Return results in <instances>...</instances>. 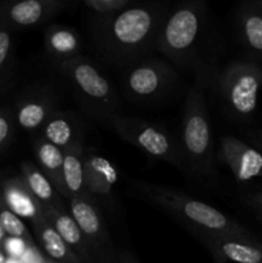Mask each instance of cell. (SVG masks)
<instances>
[{"mask_svg": "<svg viewBox=\"0 0 262 263\" xmlns=\"http://www.w3.org/2000/svg\"><path fill=\"white\" fill-rule=\"evenodd\" d=\"M170 4L161 2H135L109 17H92L90 37L97 53L116 66L146 58L156 51L157 39Z\"/></svg>", "mask_w": 262, "mask_h": 263, "instance_id": "1", "label": "cell"}, {"mask_svg": "<svg viewBox=\"0 0 262 263\" xmlns=\"http://www.w3.org/2000/svg\"><path fill=\"white\" fill-rule=\"evenodd\" d=\"M133 187L149 203L181 221L199 240L217 238L256 239L234 218L185 193L144 181L134 182Z\"/></svg>", "mask_w": 262, "mask_h": 263, "instance_id": "2", "label": "cell"}, {"mask_svg": "<svg viewBox=\"0 0 262 263\" xmlns=\"http://www.w3.org/2000/svg\"><path fill=\"white\" fill-rule=\"evenodd\" d=\"M205 76L198 72L195 84L188 91L181 120L180 149L184 166L199 177H212L213 164L212 130L204 95Z\"/></svg>", "mask_w": 262, "mask_h": 263, "instance_id": "3", "label": "cell"}, {"mask_svg": "<svg viewBox=\"0 0 262 263\" xmlns=\"http://www.w3.org/2000/svg\"><path fill=\"white\" fill-rule=\"evenodd\" d=\"M54 67L68 82L81 109L92 120L109 123L120 115V95L94 62L80 55Z\"/></svg>", "mask_w": 262, "mask_h": 263, "instance_id": "4", "label": "cell"}, {"mask_svg": "<svg viewBox=\"0 0 262 263\" xmlns=\"http://www.w3.org/2000/svg\"><path fill=\"white\" fill-rule=\"evenodd\" d=\"M204 2H185L170 9L157 39L156 51L179 67L192 63L207 23Z\"/></svg>", "mask_w": 262, "mask_h": 263, "instance_id": "5", "label": "cell"}, {"mask_svg": "<svg viewBox=\"0 0 262 263\" xmlns=\"http://www.w3.org/2000/svg\"><path fill=\"white\" fill-rule=\"evenodd\" d=\"M261 87L262 67L254 62H231L217 80L223 108L230 117L239 121L248 120L254 115Z\"/></svg>", "mask_w": 262, "mask_h": 263, "instance_id": "6", "label": "cell"}, {"mask_svg": "<svg viewBox=\"0 0 262 263\" xmlns=\"http://www.w3.org/2000/svg\"><path fill=\"white\" fill-rule=\"evenodd\" d=\"M109 123L121 139L146 156L167 162L177 168H184L179 141L166 130L164 126L122 115L115 116Z\"/></svg>", "mask_w": 262, "mask_h": 263, "instance_id": "7", "label": "cell"}, {"mask_svg": "<svg viewBox=\"0 0 262 263\" xmlns=\"http://www.w3.org/2000/svg\"><path fill=\"white\" fill-rule=\"evenodd\" d=\"M171 63L158 58H143L123 67L121 86L125 98L134 103H153L169 94L177 84Z\"/></svg>", "mask_w": 262, "mask_h": 263, "instance_id": "8", "label": "cell"}, {"mask_svg": "<svg viewBox=\"0 0 262 263\" xmlns=\"http://www.w3.org/2000/svg\"><path fill=\"white\" fill-rule=\"evenodd\" d=\"M68 212L86 238L98 263H118V249L113 244L99 204L90 197L72 198Z\"/></svg>", "mask_w": 262, "mask_h": 263, "instance_id": "9", "label": "cell"}, {"mask_svg": "<svg viewBox=\"0 0 262 263\" xmlns=\"http://www.w3.org/2000/svg\"><path fill=\"white\" fill-rule=\"evenodd\" d=\"M72 4L69 0H21L0 3V25L10 31L27 30L48 22Z\"/></svg>", "mask_w": 262, "mask_h": 263, "instance_id": "10", "label": "cell"}, {"mask_svg": "<svg viewBox=\"0 0 262 263\" xmlns=\"http://www.w3.org/2000/svg\"><path fill=\"white\" fill-rule=\"evenodd\" d=\"M58 97L50 87L39 86L18 99L13 109L15 125L27 133H40L46 121L57 112Z\"/></svg>", "mask_w": 262, "mask_h": 263, "instance_id": "11", "label": "cell"}, {"mask_svg": "<svg viewBox=\"0 0 262 263\" xmlns=\"http://www.w3.org/2000/svg\"><path fill=\"white\" fill-rule=\"evenodd\" d=\"M84 182L87 195L99 204L112 207L118 171L115 164L92 149H87L84 164Z\"/></svg>", "mask_w": 262, "mask_h": 263, "instance_id": "12", "label": "cell"}, {"mask_svg": "<svg viewBox=\"0 0 262 263\" xmlns=\"http://www.w3.org/2000/svg\"><path fill=\"white\" fill-rule=\"evenodd\" d=\"M218 158L230 168L238 181H251L262 176V153L238 138H221Z\"/></svg>", "mask_w": 262, "mask_h": 263, "instance_id": "13", "label": "cell"}, {"mask_svg": "<svg viewBox=\"0 0 262 263\" xmlns=\"http://www.w3.org/2000/svg\"><path fill=\"white\" fill-rule=\"evenodd\" d=\"M0 186H2L4 205L15 216L20 218H26L32 225L45 217L44 205L31 193L21 175L8 177Z\"/></svg>", "mask_w": 262, "mask_h": 263, "instance_id": "14", "label": "cell"}, {"mask_svg": "<svg viewBox=\"0 0 262 263\" xmlns=\"http://www.w3.org/2000/svg\"><path fill=\"white\" fill-rule=\"evenodd\" d=\"M216 263H262V243L257 239H203Z\"/></svg>", "mask_w": 262, "mask_h": 263, "instance_id": "15", "label": "cell"}, {"mask_svg": "<svg viewBox=\"0 0 262 263\" xmlns=\"http://www.w3.org/2000/svg\"><path fill=\"white\" fill-rule=\"evenodd\" d=\"M44 215L68 244L80 263H98L86 238L66 207H44Z\"/></svg>", "mask_w": 262, "mask_h": 263, "instance_id": "16", "label": "cell"}, {"mask_svg": "<svg viewBox=\"0 0 262 263\" xmlns=\"http://www.w3.org/2000/svg\"><path fill=\"white\" fill-rule=\"evenodd\" d=\"M40 136L64 152L84 141L85 126L74 112L57 110L41 128Z\"/></svg>", "mask_w": 262, "mask_h": 263, "instance_id": "17", "label": "cell"}, {"mask_svg": "<svg viewBox=\"0 0 262 263\" xmlns=\"http://www.w3.org/2000/svg\"><path fill=\"white\" fill-rule=\"evenodd\" d=\"M44 49L55 66L82 55V41L74 28L54 23L44 32Z\"/></svg>", "mask_w": 262, "mask_h": 263, "instance_id": "18", "label": "cell"}, {"mask_svg": "<svg viewBox=\"0 0 262 263\" xmlns=\"http://www.w3.org/2000/svg\"><path fill=\"white\" fill-rule=\"evenodd\" d=\"M33 153L39 168L62 198L68 199L63 180V151L39 135L33 140Z\"/></svg>", "mask_w": 262, "mask_h": 263, "instance_id": "19", "label": "cell"}, {"mask_svg": "<svg viewBox=\"0 0 262 263\" xmlns=\"http://www.w3.org/2000/svg\"><path fill=\"white\" fill-rule=\"evenodd\" d=\"M85 141L76 144L63 152V180L68 200L72 198L89 197L85 189L84 164L86 157Z\"/></svg>", "mask_w": 262, "mask_h": 263, "instance_id": "20", "label": "cell"}, {"mask_svg": "<svg viewBox=\"0 0 262 263\" xmlns=\"http://www.w3.org/2000/svg\"><path fill=\"white\" fill-rule=\"evenodd\" d=\"M238 32L243 45L262 58V12L252 3L241 5L238 12Z\"/></svg>", "mask_w": 262, "mask_h": 263, "instance_id": "21", "label": "cell"}, {"mask_svg": "<svg viewBox=\"0 0 262 263\" xmlns=\"http://www.w3.org/2000/svg\"><path fill=\"white\" fill-rule=\"evenodd\" d=\"M32 228L38 236L39 243L50 258L58 263H80L79 258L74 256L68 244L59 235L48 218H41L40 221L33 223Z\"/></svg>", "mask_w": 262, "mask_h": 263, "instance_id": "22", "label": "cell"}, {"mask_svg": "<svg viewBox=\"0 0 262 263\" xmlns=\"http://www.w3.org/2000/svg\"><path fill=\"white\" fill-rule=\"evenodd\" d=\"M21 176L23 177L31 193L44 207H64L59 193L54 189L51 182L46 179L45 175L35 163L27 161L22 162Z\"/></svg>", "mask_w": 262, "mask_h": 263, "instance_id": "23", "label": "cell"}, {"mask_svg": "<svg viewBox=\"0 0 262 263\" xmlns=\"http://www.w3.org/2000/svg\"><path fill=\"white\" fill-rule=\"evenodd\" d=\"M13 55H14L13 31L0 25V89L8 79V74L13 66Z\"/></svg>", "mask_w": 262, "mask_h": 263, "instance_id": "24", "label": "cell"}, {"mask_svg": "<svg viewBox=\"0 0 262 263\" xmlns=\"http://www.w3.org/2000/svg\"><path fill=\"white\" fill-rule=\"evenodd\" d=\"M0 225H2L7 236L22 239V240L32 244V238H31L23 221L18 216H15L14 213L10 212L5 205L0 210Z\"/></svg>", "mask_w": 262, "mask_h": 263, "instance_id": "25", "label": "cell"}, {"mask_svg": "<svg viewBox=\"0 0 262 263\" xmlns=\"http://www.w3.org/2000/svg\"><path fill=\"white\" fill-rule=\"evenodd\" d=\"M134 3L135 0H84L82 4L94 17H109L131 7Z\"/></svg>", "mask_w": 262, "mask_h": 263, "instance_id": "26", "label": "cell"}, {"mask_svg": "<svg viewBox=\"0 0 262 263\" xmlns=\"http://www.w3.org/2000/svg\"><path fill=\"white\" fill-rule=\"evenodd\" d=\"M15 120L13 109L0 107V153L4 152L14 138Z\"/></svg>", "mask_w": 262, "mask_h": 263, "instance_id": "27", "label": "cell"}, {"mask_svg": "<svg viewBox=\"0 0 262 263\" xmlns=\"http://www.w3.org/2000/svg\"><path fill=\"white\" fill-rule=\"evenodd\" d=\"M27 241L22 240V239L7 236L4 243H3V251H4L5 256H7L8 258L18 259L27 253Z\"/></svg>", "mask_w": 262, "mask_h": 263, "instance_id": "28", "label": "cell"}, {"mask_svg": "<svg viewBox=\"0 0 262 263\" xmlns=\"http://www.w3.org/2000/svg\"><path fill=\"white\" fill-rule=\"evenodd\" d=\"M246 204L262 221V192L252 193L248 197H246Z\"/></svg>", "mask_w": 262, "mask_h": 263, "instance_id": "29", "label": "cell"}, {"mask_svg": "<svg viewBox=\"0 0 262 263\" xmlns=\"http://www.w3.org/2000/svg\"><path fill=\"white\" fill-rule=\"evenodd\" d=\"M118 263H139L135 257L126 249H118Z\"/></svg>", "mask_w": 262, "mask_h": 263, "instance_id": "30", "label": "cell"}, {"mask_svg": "<svg viewBox=\"0 0 262 263\" xmlns=\"http://www.w3.org/2000/svg\"><path fill=\"white\" fill-rule=\"evenodd\" d=\"M252 141L253 144H256V146L258 148V151L262 153V135L261 134H254V135H251Z\"/></svg>", "mask_w": 262, "mask_h": 263, "instance_id": "31", "label": "cell"}, {"mask_svg": "<svg viewBox=\"0 0 262 263\" xmlns=\"http://www.w3.org/2000/svg\"><path fill=\"white\" fill-rule=\"evenodd\" d=\"M5 238H7V235H5L4 230H3L2 225H0V249H3V243H4Z\"/></svg>", "mask_w": 262, "mask_h": 263, "instance_id": "32", "label": "cell"}, {"mask_svg": "<svg viewBox=\"0 0 262 263\" xmlns=\"http://www.w3.org/2000/svg\"><path fill=\"white\" fill-rule=\"evenodd\" d=\"M5 262H7V256H5L3 249H0V263H5Z\"/></svg>", "mask_w": 262, "mask_h": 263, "instance_id": "33", "label": "cell"}, {"mask_svg": "<svg viewBox=\"0 0 262 263\" xmlns=\"http://www.w3.org/2000/svg\"><path fill=\"white\" fill-rule=\"evenodd\" d=\"M253 4L256 5V7L258 8V9L262 12V0H257V2H253Z\"/></svg>", "mask_w": 262, "mask_h": 263, "instance_id": "34", "label": "cell"}, {"mask_svg": "<svg viewBox=\"0 0 262 263\" xmlns=\"http://www.w3.org/2000/svg\"><path fill=\"white\" fill-rule=\"evenodd\" d=\"M4 207V200H3V193H2V186H0V210Z\"/></svg>", "mask_w": 262, "mask_h": 263, "instance_id": "35", "label": "cell"}, {"mask_svg": "<svg viewBox=\"0 0 262 263\" xmlns=\"http://www.w3.org/2000/svg\"><path fill=\"white\" fill-rule=\"evenodd\" d=\"M5 263H21L18 259H14V258H7V262Z\"/></svg>", "mask_w": 262, "mask_h": 263, "instance_id": "36", "label": "cell"}]
</instances>
